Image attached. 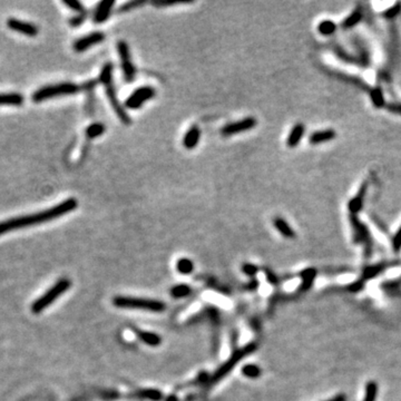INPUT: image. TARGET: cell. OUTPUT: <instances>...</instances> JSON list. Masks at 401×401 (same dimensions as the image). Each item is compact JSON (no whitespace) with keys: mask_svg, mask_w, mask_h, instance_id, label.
<instances>
[{"mask_svg":"<svg viewBox=\"0 0 401 401\" xmlns=\"http://www.w3.org/2000/svg\"><path fill=\"white\" fill-rule=\"evenodd\" d=\"M77 206H78L77 200L72 198L64 200L62 203H59L54 207L45 209V211L30 214V215L9 218V220L0 222V235L6 234V233H9L13 230H17V228L38 225L41 224V223L55 220V218L64 216L65 214L74 211V209L77 208Z\"/></svg>","mask_w":401,"mask_h":401,"instance_id":"6da1fadb","label":"cell"},{"mask_svg":"<svg viewBox=\"0 0 401 401\" xmlns=\"http://www.w3.org/2000/svg\"><path fill=\"white\" fill-rule=\"evenodd\" d=\"M79 91H82V87L76 85L74 83H59L55 85L44 86L37 90L31 96V100L34 102H40L47 100L54 97L64 96V95H73L76 94Z\"/></svg>","mask_w":401,"mask_h":401,"instance_id":"7a4b0ae2","label":"cell"},{"mask_svg":"<svg viewBox=\"0 0 401 401\" xmlns=\"http://www.w3.org/2000/svg\"><path fill=\"white\" fill-rule=\"evenodd\" d=\"M71 286H72L71 280L67 278L60 279L59 281L56 283L55 286L51 287L44 296H41L38 300H36L32 303L31 305L32 313L39 314L40 312H43L45 309H47L51 303L57 300L60 296H63L64 293L71 288Z\"/></svg>","mask_w":401,"mask_h":401,"instance_id":"3957f363","label":"cell"},{"mask_svg":"<svg viewBox=\"0 0 401 401\" xmlns=\"http://www.w3.org/2000/svg\"><path fill=\"white\" fill-rule=\"evenodd\" d=\"M113 303L115 306L126 307V309H143L153 312H163L165 310V303L157 300L142 299L132 297H116Z\"/></svg>","mask_w":401,"mask_h":401,"instance_id":"277c9868","label":"cell"},{"mask_svg":"<svg viewBox=\"0 0 401 401\" xmlns=\"http://www.w3.org/2000/svg\"><path fill=\"white\" fill-rule=\"evenodd\" d=\"M255 350H256L255 343L246 344L245 347L239 349V350H236L234 353L232 354V357L224 363V365H223L221 368H218L215 374H214L213 377L211 378V380H209V384L214 385V384H216L217 381L223 379V378H224L228 372H230L232 369H234V367L237 365V363H239L241 360H243L246 356H249V354L254 352Z\"/></svg>","mask_w":401,"mask_h":401,"instance_id":"5b68a950","label":"cell"},{"mask_svg":"<svg viewBox=\"0 0 401 401\" xmlns=\"http://www.w3.org/2000/svg\"><path fill=\"white\" fill-rule=\"evenodd\" d=\"M155 96V90L151 86L138 87L125 101V107L128 109H138L143 104Z\"/></svg>","mask_w":401,"mask_h":401,"instance_id":"8992f818","label":"cell"},{"mask_svg":"<svg viewBox=\"0 0 401 401\" xmlns=\"http://www.w3.org/2000/svg\"><path fill=\"white\" fill-rule=\"evenodd\" d=\"M117 49L119 53L120 60H122V68L124 73V78L126 82H133L135 76H136V69H135L134 65L132 64V59H130V53L128 45L125 41H119L117 44Z\"/></svg>","mask_w":401,"mask_h":401,"instance_id":"52a82bcc","label":"cell"},{"mask_svg":"<svg viewBox=\"0 0 401 401\" xmlns=\"http://www.w3.org/2000/svg\"><path fill=\"white\" fill-rule=\"evenodd\" d=\"M105 86V91H106V94L107 97H108L109 102L111 107H113L116 115L118 116V118L120 119V122L125 125H129L130 124V118L127 114V111L125 110L124 107L120 105V102L118 101L117 99V94H116V91L113 86V82H108L104 84Z\"/></svg>","mask_w":401,"mask_h":401,"instance_id":"ba28073f","label":"cell"},{"mask_svg":"<svg viewBox=\"0 0 401 401\" xmlns=\"http://www.w3.org/2000/svg\"><path fill=\"white\" fill-rule=\"evenodd\" d=\"M256 119L254 117H246L239 120V122H234L231 124L225 125L224 127L221 129V133L223 136H231L241 132H245V130H250L254 128L256 126Z\"/></svg>","mask_w":401,"mask_h":401,"instance_id":"9c48e42d","label":"cell"},{"mask_svg":"<svg viewBox=\"0 0 401 401\" xmlns=\"http://www.w3.org/2000/svg\"><path fill=\"white\" fill-rule=\"evenodd\" d=\"M351 224L353 227V233H354V242L356 243H363L366 245L367 253H370L371 249V241H370V235L369 232H368L367 227L362 224V223L358 220L356 215H352L351 214Z\"/></svg>","mask_w":401,"mask_h":401,"instance_id":"30bf717a","label":"cell"},{"mask_svg":"<svg viewBox=\"0 0 401 401\" xmlns=\"http://www.w3.org/2000/svg\"><path fill=\"white\" fill-rule=\"evenodd\" d=\"M6 24L9 29L20 32V34H24L26 36L35 37L38 35V27L34 24H31V22L22 21V20L17 19V18L11 17L7 20Z\"/></svg>","mask_w":401,"mask_h":401,"instance_id":"8fae6325","label":"cell"},{"mask_svg":"<svg viewBox=\"0 0 401 401\" xmlns=\"http://www.w3.org/2000/svg\"><path fill=\"white\" fill-rule=\"evenodd\" d=\"M105 39V35L102 34V32H92V34L87 35L85 37H83V38H79L75 41V44H74V49L77 53H82V51H85L88 48L93 47L94 45H97L101 43V41H104Z\"/></svg>","mask_w":401,"mask_h":401,"instance_id":"7c38bea8","label":"cell"},{"mask_svg":"<svg viewBox=\"0 0 401 401\" xmlns=\"http://www.w3.org/2000/svg\"><path fill=\"white\" fill-rule=\"evenodd\" d=\"M114 4H115L114 0H102V1L97 4L94 13V21L96 24H102V22H105L108 19Z\"/></svg>","mask_w":401,"mask_h":401,"instance_id":"4fadbf2b","label":"cell"},{"mask_svg":"<svg viewBox=\"0 0 401 401\" xmlns=\"http://www.w3.org/2000/svg\"><path fill=\"white\" fill-rule=\"evenodd\" d=\"M337 136V133H335L334 129H322V130H316V132L312 133L309 136V143L311 145H319V144H322L325 142L332 141Z\"/></svg>","mask_w":401,"mask_h":401,"instance_id":"5bb4252c","label":"cell"},{"mask_svg":"<svg viewBox=\"0 0 401 401\" xmlns=\"http://www.w3.org/2000/svg\"><path fill=\"white\" fill-rule=\"evenodd\" d=\"M200 138V127L199 126H192V127H191L184 135L183 146L186 148V150H193V148L198 146Z\"/></svg>","mask_w":401,"mask_h":401,"instance_id":"9a60e30c","label":"cell"},{"mask_svg":"<svg viewBox=\"0 0 401 401\" xmlns=\"http://www.w3.org/2000/svg\"><path fill=\"white\" fill-rule=\"evenodd\" d=\"M304 132H305V127L303 124L298 123L297 125L293 126L290 134H289V136H288L287 145L291 148L297 147L300 144L303 135H304Z\"/></svg>","mask_w":401,"mask_h":401,"instance_id":"2e32d148","label":"cell"},{"mask_svg":"<svg viewBox=\"0 0 401 401\" xmlns=\"http://www.w3.org/2000/svg\"><path fill=\"white\" fill-rule=\"evenodd\" d=\"M367 188H368V183L367 182H365V183L362 184L361 189L359 190L358 194L350 200V202H349V209H350V213L352 214V215H356V214L361 209L362 205H363V200H365V197H366Z\"/></svg>","mask_w":401,"mask_h":401,"instance_id":"e0dca14e","label":"cell"},{"mask_svg":"<svg viewBox=\"0 0 401 401\" xmlns=\"http://www.w3.org/2000/svg\"><path fill=\"white\" fill-rule=\"evenodd\" d=\"M24 100V96L19 93H0V105L20 106Z\"/></svg>","mask_w":401,"mask_h":401,"instance_id":"ac0fdd59","label":"cell"},{"mask_svg":"<svg viewBox=\"0 0 401 401\" xmlns=\"http://www.w3.org/2000/svg\"><path fill=\"white\" fill-rule=\"evenodd\" d=\"M273 225L284 237H288V239H293V237H296L295 231L292 230V227L289 225V223L286 220H283L282 217L274 218Z\"/></svg>","mask_w":401,"mask_h":401,"instance_id":"d6986e66","label":"cell"},{"mask_svg":"<svg viewBox=\"0 0 401 401\" xmlns=\"http://www.w3.org/2000/svg\"><path fill=\"white\" fill-rule=\"evenodd\" d=\"M137 335L144 343L148 344V346L157 347V346H160L162 342V339L160 335H157L154 332H148V331L139 330V331H137Z\"/></svg>","mask_w":401,"mask_h":401,"instance_id":"ffe728a7","label":"cell"},{"mask_svg":"<svg viewBox=\"0 0 401 401\" xmlns=\"http://www.w3.org/2000/svg\"><path fill=\"white\" fill-rule=\"evenodd\" d=\"M316 277V270L315 269H305L303 270L301 272V279H302V287L301 289L303 291H306L309 290V289L312 287V284H313L314 280Z\"/></svg>","mask_w":401,"mask_h":401,"instance_id":"44dd1931","label":"cell"},{"mask_svg":"<svg viewBox=\"0 0 401 401\" xmlns=\"http://www.w3.org/2000/svg\"><path fill=\"white\" fill-rule=\"evenodd\" d=\"M105 129L106 128L102 123H94L86 128V136L91 139L101 136L104 134Z\"/></svg>","mask_w":401,"mask_h":401,"instance_id":"7402d4cb","label":"cell"},{"mask_svg":"<svg viewBox=\"0 0 401 401\" xmlns=\"http://www.w3.org/2000/svg\"><path fill=\"white\" fill-rule=\"evenodd\" d=\"M176 270L182 274H190L194 270V264L190 259L182 258L176 262Z\"/></svg>","mask_w":401,"mask_h":401,"instance_id":"603a6c76","label":"cell"},{"mask_svg":"<svg viewBox=\"0 0 401 401\" xmlns=\"http://www.w3.org/2000/svg\"><path fill=\"white\" fill-rule=\"evenodd\" d=\"M378 397V385L376 381H369L366 386V394L363 401H376Z\"/></svg>","mask_w":401,"mask_h":401,"instance_id":"cb8c5ba5","label":"cell"},{"mask_svg":"<svg viewBox=\"0 0 401 401\" xmlns=\"http://www.w3.org/2000/svg\"><path fill=\"white\" fill-rule=\"evenodd\" d=\"M386 269V265L385 264H377V265H372V267H368L367 269H365V271H363V280H369L372 278H376L378 274L380 272L384 271Z\"/></svg>","mask_w":401,"mask_h":401,"instance_id":"d4e9b609","label":"cell"},{"mask_svg":"<svg viewBox=\"0 0 401 401\" xmlns=\"http://www.w3.org/2000/svg\"><path fill=\"white\" fill-rule=\"evenodd\" d=\"M337 29V25L331 20H323L321 21L318 26V31L323 36H330Z\"/></svg>","mask_w":401,"mask_h":401,"instance_id":"484cf974","label":"cell"},{"mask_svg":"<svg viewBox=\"0 0 401 401\" xmlns=\"http://www.w3.org/2000/svg\"><path fill=\"white\" fill-rule=\"evenodd\" d=\"M242 374L246 378H250V379H256L262 374V370H261L260 367L255 365H246L242 368Z\"/></svg>","mask_w":401,"mask_h":401,"instance_id":"4316f807","label":"cell"},{"mask_svg":"<svg viewBox=\"0 0 401 401\" xmlns=\"http://www.w3.org/2000/svg\"><path fill=\"white\" fill-rule=\"evenodd\" d=\"M191 291H192V289L186 286V284H179V286L172 288L171 293L172 297H174L175 299H181V298L190 296Z\"/></svg>","mask_w":401,"mask_h":401,"instance_id":"83f0119b","label":"cell"},{"mask_svg":"<svg viewBox=\"0 0 401 401\" xmlns=\"http://www.w3.org/2000/svg\"><path fill=\"white\" fill-rule=\"evenodd\" d=\"M370 97L372 104H374L377 108H381V107L386 106L384 93H382L380 88H375V90H372L370 93Z\"/></svg>","mask_w":401,"mask_h":401,"instance_id":"f1b7e54d","label":"cell"},{"mask_svg":"<svg viewBox=\"0 0 401 401\" xmlns=\"http://www.w3.org/2000/svg\"><path fill=\"white\" fill-rule=\"evenodd\" d=\"M362 13L360 10H354L350 16H349L346 20L342 22V28L343 29H349V28H352L353 26H356L359 21L361 20Z\"/></svg>","mask_w":401,"mask_h":401,"instance_id":"f546056e","label":"cell"},{"mask_svg":"<svg viewBox=\"0 0 401 401\" xmlns=\"http://www.w3.org/2000/svg\"><path fill=\"white\" fill-rule=\"evenodd\" d=\"M110 81H113V65L108 63V64H106L101 69V73L100 76V83L105 84Z\"/></svg>","mask_w":401,"mask_h":401,"instance_id":"4dcf8cb0","label":"cell"},{"mask_svg":"<svg viewBox=\"0 0 401 401\" xmlns=\"http://www.w3.org/2000/svg\"><path fill=\"white\" fill-rule=\"evenodd\" d=\"M64 4H66L68 8H71L72 10L78 12L79 15H82V13H86L85 10V7L83 6L82 2L77 1V0H64Z\"/></svg>","mask_w":401,"mask_h":401,"instance_id":"1f68e13d","label":"cell"},{"mask_svg":"<svg viewBox=\"0 0 401 401\" xmlns=\"http://www.w3.org/2000/svg\"><path fill=\"white\" fill-rule=\"evenodd\" d=\"M146 1L145 0H133V1H129V2H126L123 6H120L119 8V12H127L129 10H132V9L137 8L139 6H143L144 3Z\"/></svg>","mask_w":401,"mask_h":401,"instance_id":"d6a6232c","label":"cell"},{"mask_svg":"<svg viewBox=\"0 0 401 401\" xmlns=\"http://www.w3.org/2000/svg\"><path fill=\"white\" fill-rule=\"evenodd\" d=\"M152 2L157 7H167V6H173V4L188 3L186 1H179V0H153Z\"/></svg>","mask_w":401,"mask_h":401,"instance_id":"836d02e7","label":"cell"},{"mask_svg":"<svg viewBox=\"0 0 401 401\" xmlns=\"http://www.w3.org/2000/svg\"><path fill=\"white\" fill-rule=\"evenodd\" d=\"M87 17V13H82V15H78L76 17L72 18L71 20H69V25L73 26V27H78L79 25H82L84 21H85Z\"/></svg>","mask_w":401,"mask_h":401,"instance_id":"e575fe53","label":"cell"},{"mask_svg":"<svg viewBox=\"0 0 401 401\" xmlns=\"http://www.w3.org/2000/svg\"><path fill=\"white\" fill-rule=\"evenodd\" d=\"M385 108L391 111V113L401 115V102H390V104L386 105Z\"/></svg>","mask_w":401,"mask_h":401,"instance_id":"d590c367","label":"cell"},{"mask_svg":"<svg viewBox=\"0 0 401 401\" xmlns=\"http://www.w3.org/2000/svg\"><path fill=\"white\" fill-rule=\"evenodd\" d=\"M142 396H144V397H146V398H150V399H153V400H160L161 398H162V394H160L158 393V391H156V390H148V391H144V393L142 394Z\"/></svg>","mask_w":401,"mask_h":401,"instance_id":"8d00e7d4","label":"cell"},{"mask_svg":"<svg viewBox=\"0 0 401 401\" xmlns=\"http://www.w3.org/2000/svg\"><path fill=\"white\" fill-rule=\"evenodd\" d=\"M393 245H394V249L396 251H399L401 249V226L398 230V232L396 233V235L394 236Z\"/></svg>","mask_w":401,"mask_h":401,"instance_id":"74e56055","label":"cell"},{"mask_svg":"<svg viewBox=\"0 0 401 401\" xmlns=\"http://www.w3.org/2000/svg\"><path fill=\"white\" fill-rule=\"evenodd\" d=\"M242 269H243V272L248 274V276H250V277L255 276V273L258 272V268H256L253 264H244Z\"/></svg>","mask_w":401,"mask_h":401,"instance_id":"f35d334b","label":"cell"},{"mask_svg":"<svg viewBox=\"0 0 401 401\" xmlns=\"http://www.w3.org/2000/svg\"><path fill=\"white\" fill-rule=\"evenodd\" d=\"M362 288H363V281L361 280V281H358V282L352 283L351 286H350V288H349V290L352 291V292H357V291H359V290H361Z\"/></svg>","mask_w":401,"mask_h":401,"instance_id":"ab89813d","label":"cell"},{"mask_svg":"<svg viewBox=\"0 0 401 401\" xmlns=\"http://www.w3.org/2000/svg\"><path fill=\"white\" fill-rule=\"evenodd\" d=\"M96 84H97L96 81H90V82H87V83H85V84H83V85H82L81 87H82V90H85V91L93 90V88L95 87Z\"/></svg>","mask_w":401,"mask_h":401,"instance_id":"60d3db41","label":"cell"},{"mask_svg":"<svg viewBox=\"0 0 401 401\" xmlns=\"http://www.w3.org/2000/svg\"><path fill=\"white\" fill-rule=\"evenodd\" d=\"M326 401H347V397H346V395H343V394H341V395H338V396H335V397H333V398H331V399H329V400H326Z\"/></svg>","mask_w":401,"mask_h":401,"instance_id":"b9f144b4","label":"cell"}]
</instances>
